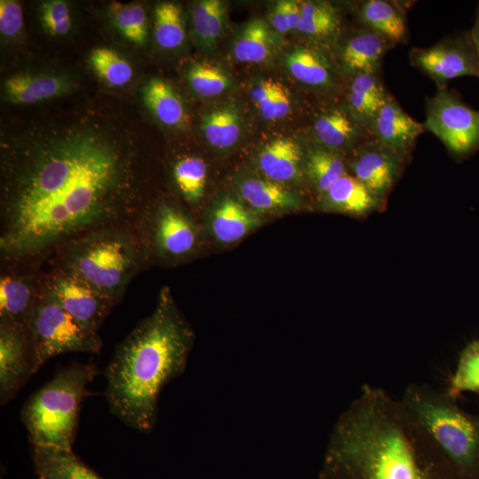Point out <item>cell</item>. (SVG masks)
I'll return each instance as SVG.
<instances>
[{
    "label": "cell",
    "instance_id": "3957f363",
    "mask_svg": "<svg viewBox=\"0 0 479 479\" xmlns=\"http://www.w3.org/2000/svg\"><path fill=\"white\" fill-rule=\"evenodd\" d=\"M192 342L189 326L162 292L153 312L117 347L106 368L110 411L127 426L151 431L160 394L184 372Z\"/></svg>",
    "mask_w": 479,
    "mask_h": 479
},
{
    "label": "cell",
    "instance_id": "9a60e30c",
    "mask_svg": "<svg viewBox=\"0 0 479 479\" xmlns=\"http://www.w3.org/2000/svg\"><path fill=\"white\" fill-rule=\"evenodd\" d=\"M313 131L319 145L339 153L344 150L352 151L371 137L369 131L345 105L320 114L313 122Z\"/></svg>",
    "mask_w": 479,
    "mask_h": 479
},
{
    "label": "cell",
    "instance_id": "484cf974",
    "mask_svg": "<svg viewBox=\"0 0 479 479\" xmlns=\"http://www.w3.org/2000/svg\"><path fill=\"white\" fill-rule=\"evenodd\" d=\"M286 63L292 76L304 85L327 88L333 83L332 67L318 49L297 48L290 52Z\"/></svg>",
    "mask_w": 479,
    "mask_h": 479
},
{
    "label": "cell",
    "instance_id": "e0dca14e",
    "mask_svg": "<svg viewBox=\"0 0 479 479\" xmlns=\"http://www.w3.org/2000/svg\"><path fill=\"white\" fill-rule=\"evenodd\" d=\"M68 88L69 82L63 76L19 73L4 81L3 90L10 103L28 105L59 97Z\"/></svg>",
    "mask_w": 479,
    "mask_h": 479
},
{
    "label": "cell",
    "instance_id": "2e32d148",
    "mask_svg": "<svg viewBox=\"0 0 479 479\" xmlns=\"http://www.w3.org/2000/svg\"><path fill=\"white\" fill-rule=\"evenodd\" d=\"M348 82L345 106L370 133L372 123L389 94L381 73L357 74L349 77Z\"/></svg>",
    "mask_w": 479,
    "mask_h": 479
},
{
    "label": "cell",
    "instance_id": "ac0fdd59",
    "mask_svg": "<svg viewBox=\"0 0 479 479\" xmlns=\"http://www.w3.org/2000/svg\"><path fill=\"white\" fill-rule=\"evenodd\" d=\"M360 24L385 37L394 45L408 39L404 10L397 2L366 0L357 8Z\"/></svg>",
    "mask_w": 479,
    "mask_h": 479
},
{
    "label": "cell",
    "instance_id": "7bdbcfd3",
    "mask_svg": "<svg viewBox=\"0 0 479 479\" xmlns=\"http://www.w3.org/2000/svg\"><path fill=\"white\" fill-rule=\"evenodd\" d=\"M289 30H297L301 18V3L283 0Z\"/></svg>",
    "mask_w": 479,
    "mask_h": 479
},
{
    "label": "cell",
    "instance_id": "f546056e",
    "mask_svg": "<svg viewBox=\"0 0 479 479\" xmlns=\"http://www.w3.org/2000/svg\"><path fill=\"white\" fill-rule=\"evenodd\" d=\"M240 114L233 106H224L205 114L201 130L207 142L217 149H227L239 140L241 132Z\"/></svg>",
    "mask_w": 479,
    "mask_h": 479
},
{
    "label": "cell",
    "instance_id": "4fadbf2b",
    "mask_svg": "<svg viewBox=\"0 0 479 479\" xmlns=\"http://www.w3.org/2000/svg\"><path fill=\"white\" fill-rule=\"evenodd\" d=\"M424 131L422 123L412 119L389 92L372 123L370 136L394 151L410 156Z\"/></svg>",
    "mask_w": 479,
    "mask_h": 479
},
{
    "label": "cell",
    "instance_id": "5bb4252c",
    "mask_svg": "<svg viewBox=\"0 0 479 479\" xmlns=\"http://www.w3.org/2000/svg\"><path fill=\"white\" fill-rule=\"evenodd\" d=\"M393 46L385 37L361 25L340 49L341 67L349 77L362 73H381L383 59Z\"/></svg>",
    "mask_w": 479,
    "mask_h": 479
},
{
    "label": "cell",
    "instance_id": "f35d334b",
    "mask_svg": "<svg viewBox=\"0 0 479 479\" xmlns=\"http://www.w3.org/2000/svg\"><path fill=\"white\" fill-rule=\"evenodd\" d=\"M187 79L192 90L203 98L216 97L224 92L232 83L224 70L208 62L193 64L187 73Z\"/></svg>",
    "mask_w": 479,
    "mask_h": 479
},
{
    "label": "cell",
    "instance_id": "60d3db41",
    "mask_svg": "<svg viewBox=\"0 0 479 479\" xmlns=\"http://www.w3.org/2000/svg\"><path fill=\"white\" fill-rule=\"evenodd\" d=\"M23 27L21 5L13 0L0 1V32L6 37L16 35Z\"/></svg>",
    "mask_w": 479,
    "mask_h": 479
},
{
    "label": "cell",
    "instance_id": "e575fe53",
    "mask_svg": "<svg viewBox=\"0 0 479 479\" xmlns=\"http://www.w3.org/2000/svg\"><path fill=\"white\" fill-rule=\"evenodd\" d=\"M251 96L261 115L267 121L281 120L291 110L287 89L276 81H260L252 90Z\"/></svg>",
    "mask_w": 479,
    "mask_h": 479
},
{
    "label": "cell",
    "instance_id": "30bf717a",
    "mask_svg": "<svg viewBox=\"0 0 479 479\" xmlns=\"http://www.w3.org/2000/svg\"><path fill=\"white\" fill-rule=\"evenodd\" d=\"M349 167L357 178L381 202L397 182L407 155L369 137L352 151Z\"/></svg>",
    "mask_w": 479,
    "mask_h": 479
},
{
    "label": "cell",
    "instance_id": "8992f818",
    "mask_svg": "<svg viewBox=\"0 0 479 479\" xmlns=\"http://www.w3.org/2000/svg\"><path fill=\"white\" fill-rule=\"evenodd\" d=\"M68 266V271L114 302L136 271L137 257L124 236L101 232L75 246Z\"/></svg>",
    "mask_w": 479,
    "mask_h": 479
},
{
    "label": "cell",
    "instance_id": "4dcf8cb0",
    "mask_svg": "<svg viewBox=\"0 0 479 479\" xmlns=\"http://www.w3.org/2000/svg\"><path fill=\"white\" fill-rule=\"evenodd\" d=\"M272 36L263 20H250L233 46L234 58L242 63H261L271 53Z\"/></svg>",
    "mask_w": 479,
    "mask_h": 479
},
{
    "label": "cell",
    "instance_id": "d6986e66",
    "mask_svg": "<svg viewBox=\"0 0 479 479\" xmlns=\"http://www.w3.org/2000/svg\"><path fill=\"white\" fill-rule=\"evenodd\" d=\"M155 236L161 251L173 256L187 254L196 242V232L190 220L167 204L158 210Z\"/></svg>",
    "mask_w": 479,
    "mask_h": 479
},
{
    "label": "cell",
    "instance_id": "7a4b0ae2",
    "mask_svg": "<svg viewBox=\"0 0 479 479\" xmlns=\"http://www.w3.org/2000/svg\"><path fill=\"white\" fill-rule=\"evenodd\" d=\"M321 479H458L399 398L365 384L331 432Z\"/></svg>",
    "mask_w": 479,
    "mask_h": 479
},
{
    "label": "cell",
    "instance_id": "1f68e13d",
    "mask_svg": "<svg viewBox=\"0 0 479 479\" xmlns=\"http://www.w3.org/2000/svg\"><path fill=\"white\" fill-rule=\"evenodd\" d=\"M444 389L456 398L466 392L479 394V339L462 349Z\"/></svg>",
    "mask_w": 479,
    "mask_h": 479
},
{
    "label": "cell",
    "instance_id": "44dd1931",
    "mask_svg": "<svg viewBox=\"0 0 479 479\" xmlns=\"http://www.w3.org/2000/svg\"><path fill=\"white\" fill-rule=\"evenodd\" d=\"M33 459L38 479H104L72 450L35 446Z\"/></svg>",
    "mask_w": 479,
    "mask_h": 479
},
{
    "label": "cell",
    "instance_id": "83f0119b",
    "mask_svg": "<svg viewBox=\"0 0 479 479\" xmlns=\"http://www.w3.org/2000/svg\"><path fill=\"white\" fill-rule=\"evenodd\" d=\"M342 19L334 4L326 1L301 3V18L297 31L316 40L332 39L340 34Z\"/></svg>",
    "mask_w": 479,
    "mask_h": 479
},
{
    "label": "cell",
    "instance_id": "6da1fadb",
    "mask_svg": "<svg viewBox=\"0 0 479 479\" xmlns=\"http://www.w3.org/2000/svg\"><path fill=\"white\" fill-rule=\"evenodd\" d=\"M4 174L0 247L8 257L38 254L115 219L129 189L125 159L88 131L29 145Z\"/></svg>",
    "mask_w": 479,
    "mask_h": 479
},
{
    "label": "cell",
    "instance_id": "cb8c5ba5",
    "mask_svg": "<svg viewBox=\"0 0 479 479\" xmlns=\"http://www.w3.org/2000/svg\"><path fill=\"white\" fill-rule=\"evenodd\" d=\"M37 298L32 287L25 279L3 275L0 279V317L1 322L21 327H28V323Z\"/></svg>",
    "mask_w": 479,
    "mask_h": 479
},
{
    "label": "cell",
    "instance_id": "d6a6232c",
    "mask_svg": "<svg viewBox=\"0 0 479 479\" xmlns=\"http://www.w3.org/2000/svg\"><path fill=\"white\" fill-rule=\"evenodd\" d=\"M154 36L157 44L165 50H173L183 44L185 31L178 4L162 2L155 6Z\"/></svg>",
    "mask_w": 479,
    "mask_h": 479
},
{
    "label": "cell",
    "instance_id": "277c9868",
    "mask_svg": "<svg viewBox=\"0 0 479 479\" xmlns=\"http://www.w3.org/2000/svg\"><path fill=\"white\" fill-rule=\"evenodd\" d=\"M399 400L458 479H479V414L464 410L445 389L424 382L408 384Z\"/></svg>",
    "mask_w": 479,
    "mask_h": 479
},
{
    "label": "cell",
    "instance_id": "74e56055",
    "mask_svg": "<svg viewBox=\"0 0 479 479\" xmlns=\"http://www.w3.org/2000/svg\"><path fill=\"white\" fill-rule=\"evenodd\" d=\"M90 63L96 75L111 86H123L133 75L130 63L109 48L94 49L90 55Z\"/></svg>",
    "mask_w": 479,
    "mask_h": 479
},
{
    "label": "cell",
    "instance_id": "d4e9b609",
    "mask_svg": "<svg viewBox=\"0 0 479 479\" xmlns=\"http://www.w3.org/2000/svg\"><path fill=\"white\" fill-rule=\"evenodd\" d=\"M239 191L244 200L256 211H282L299 206V200L293 193L271 180L246 178L240 183Z\"/></svg>",
    "mask_w": 479,
    "mask_h": 479
},
{
    "label": "cell",
    "instance_id": "7c38bea8",
    "mask_svg": "<svg viewBox=\"0 0 479 479\" xmlns=\"http://www.w3.org/2000/svg\"><path fill=\"white\" fill-rule=\"evenodd\" d=\"M46 294L79 323L94 332L113 303L111 299L70 271L56 275Z\"/></svg>",
    "mask_w": 479,
    "mask_h": 479
},
{
    "label": "cell",
    "instance_id": "8fae6325",
    "mask_svg": "<svg viewBox=\"0 0 479 479\" xmlns=\"http://www.w3.org/2000/svg\"><path fill=\"white\" fill-rule=\"evenodd\" d=\"M36 370L28 327L0 324V400L10 401Z\"/></svg>",
    "mask_w": 479,
    "mask_h": 479
},
{
    "label": "cell",
    "instance_id": "4316f807",
    "mask_svg": "<svg viewBox=\"0 0 479 479\" xmlns=\"http://www.w3.org/2000/svg\"><path fill=\"white\" fill-rule=\"evenodd\" d=\"M147 109L162 124L181 126L186 118L184 104L172 86L160 78L151 79L143 89Z\"/></svg>",
    "mask_w": 479,
    "mask_h": 479
},
{
    "label": "cell",
    "instance_id": "8d00e7d4",
    "mask_svg": "<svg viewBox=\"0 0 479 479\" xmlns=\"http://www.w3.org/2000/svg\"><path fill=\"white\" fill-rule=\"evenodd\" d=\"M173 174L177 188L188 202L196 203L203 197L207 183V165L203 159L184 157L175 164Z\"/></svg>",
    "mask_w": 479,
    "mask_h": 479
},
{
    "label": "cell",
    "instance_id": "836d02e7",
    "mask_svg": "<svg viewBox=\"0 0 479 479\" xmlns=\"http://www.w3.org/2000/svg\"><path fill=\"white\" fill-rule=\"evenodd\" d=\"M225 13V5L220 0H202L193 5V28L203 44L210 47L216 43L223 31Z\"/></svg>",
    "mask_w": 479,
    "mask_h": 479
},
{
    "label": "cell",
    "instance_id": "603a6c76",
    "mask_svg": "<svg viewBox=\"0 0 479 479\" xmlns=\"http://www.w3.org/2000/svg\"><path fill=\"white\" fill-rule=\"evenodd\" d=\"M326 209L354 216L366 214L380 201L354 176L346 173L323 195Z\"/></svg>",
    "mask_w": 479,
    "mask_h": 479
},
{
    "label": "cell",
    "instance_id": "ba28073f",
    "mask_svg": "<svg viewBox=\"0 0 479 479\" xmlns=\"http://www.w3.org/2000/svg\"><path fill=\"white\" fill-rule=\"evenodd\" d=\"M425 131L433 133L455 156H467L479 148V111L467 106L445 88L426 98Z\"/></svg>",
    "mask_w": 479,
    "mask_h": 479
},
{
    "label": "cell",
    "instance_id": "b9f144b4",
    "mask_svg": "<svg viewBox=\"0 0 479 479\" xmlns=\"http://www.w3.org/2000/svg\"><path fill=\"white\" fill-rule=\"evenodd\" d=\"M270 20L272 27L279 33L286 34L289 30L286 12L284 9L283 0L277 2L271 16Z\"/></svg>",
    "mask_w": 479,
    "mask_h": 479
},
{
    "label": "cell",
    "instance_id": "d590c367",
    "mask_svg": "<svg viewBox=\"0 0 479 479\" xmlns=\"http://www.w3.org/2000/svg\"><path fill=\"white\" fill-rule=\"evenodd\" d=\"M112 23L130 42L142 45L147 37L146 15L139 4L113 2L108 8Z\"/></svg>",
    "mask_w": 479,
    "mask_h": 479
},
{
    "label": "cell",
    "instance_id": "9c48e42d",
    "mask_svg": "<svg viewBox=\"0 0 479 479\" xmlns=\"http://www.w3.org/2000/svg\"><path fill=\"white\" fill-rule=\"evenodd\" d=\"M412 67L431 78L439 88L465 75L479 77V59L470 33L444 38L426 48H413L409 53Z\"/></svg>",
    "mask_w": 479,
    "mask_h": 479
},
{
    "label": "cell",
    "instance_id": "ee69618b",
    "mask_svg": "<svg viewBox=\"0 0 479 479\" xmlns=\"http://www.w3.org/2000/svg\"><path fill=\"white\" fill-rule=\"evenodd\" d=\"M469 33L479 59V4L476 11L474 27Z\"/></svg>",
    "mask_w": 479,
    "mask_h": 479
},
{
    "label": "cell",
    "instance_id": "ab89813d",
    "mask_svg": "<svg viewBox=\"0 0 479 479\" xmlns=\"http://www.w3.org/2000/svg\"><path fill=\"white\" fill-rule=\"evenodd\" d=\"M40 20L44 29L52 35H66L72 27L68 5L62 0L43 3L40 7Z\"/></svg>",
    "mask_w": 479,
    "mask_h": 479
},
{
    "label": "cell",
    "instance_id": "7402d4cb",
    "mask_svg": "<svg viewBox=\"0 0 479 479\" xmlns=\"http://www.w3.org/2000/svg\"><path fill=\"white\" fill-rule=\"evenodd\" d=\"M260 224L256 214L232 198L223 199L211 213L212 233L223 243L236 242Z\"/></svg>",
    "mask_w": 479,
    "mask_h": 479
},
{
    "label": "cell",
    "instance_id": "f1b7e54d",
    "mask_svg": "<svg viewBox=\"0 0 479 479\" xmlns=\"http://www.w3.org/2000/svg\"><path fill=\"white\" fill-rule=\"evenodd\" d=\"M304 171L309 181L322 195L347 173L342 154L321 145L308 152Z\"/></svg>",
    "mask_w": 479,
    "mask_h": 479
},
{
    "label": "cell",
    "instance_id": "52a82bcc",
    "mask_svg": "<svg viewBox=\"0 0 479 479\" xmlns=\"http://www.w3.org/2000/svg\"><path fill=\"white\" fill-rule=\"evenodd\" d=\"M28 330L37 371L58 355L67 352L98 353L101 348L97 332L79 323L46 293L37 298Z\"/></svg>",
    "mask_w": 479,
    "mask_h": 479
},
{
    "label": "cell",
    "instance_id": "5b68a950",
    "mask_svg": "<svg viewBox=\"0 0 479 479\" xmlns=\"http://www.w3.org/2000/svg\"><path fill=\"white\" fill-rule=\"evenodd\" d=\"M95 374L92 364H72L30 397L21 418L33 447L72 450L80 406Z\"/></svg>",
    "mask_w": 479,
    "mask_h": 479
},
{
    "label": "cell",
    "instance_id": "ffe728a7",
    "mask_svg": "<svg viewBox=\"0 0 479 479\" xmlns=\"http://www.w3.org/2000/svg\"><path fill=\"white\" fill-rule=\"evenodd\" d=\"M302 155V150L295 140L279 137L261 150L258 167L271 181H292L300 176Z\"/></svg>",
    "mask_w": 479,
    "mask_h": 479
}]
</instances>
